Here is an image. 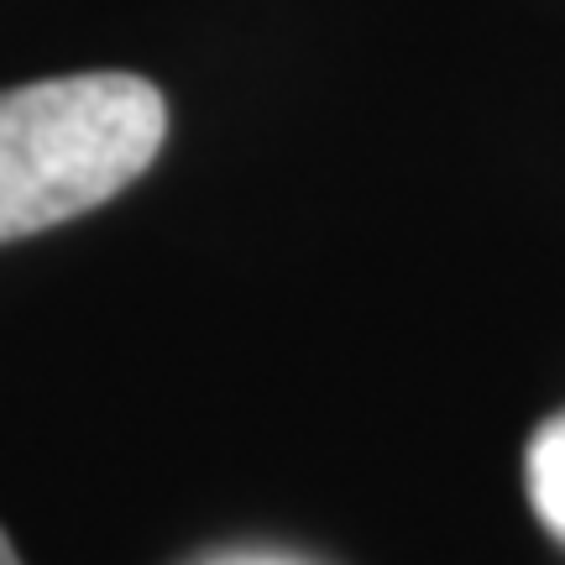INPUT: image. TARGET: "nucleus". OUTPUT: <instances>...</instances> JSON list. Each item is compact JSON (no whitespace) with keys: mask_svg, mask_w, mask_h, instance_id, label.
Wrapping results in <instances>:
<instances>
[{"mask_svg":"<svg viewBox=\"0 0 565 565\" xmlns=\"http://www.w3.org/2000/svg\"><path fill=\"white\" fill-rule=\"evenodd\" d=\"M162 141V89L126 68L0 89V242L100 210L152 168Z\"/></svg>","mask_w":565,"mask_h":565,"instance_id":"f257e3e1","label":"nucleus"},{"mask_svg":"<svg viewBox=\"0 0 565 565\" xmlns=\"http://www.w3.org/2000/svg\"><path fill=\"white\" fill-rule=\"evenodd\" d=\"M529 503L565 545V414L545 419L529 440Z\"/></svg>","mask_w":565,"mask_h":565,"instance_id":"f03ea898","label":"nucleus"},{"mask_svg":"<svg viewBox=\"0 0 565 565\" xmlns=\"http://www.w3.org/2000/svg\"><path fill=\"white\" fill-rule=\"evenodd\" d=\"M0 565H21L17 550H11V540H6V529H0Z\"/></svg>","mask_w":565,"mask_h":565,"instance_id":"7ed1b4c3","label":"nucleus"}]
</instances>
